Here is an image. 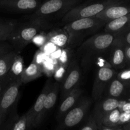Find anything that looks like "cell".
<instances>
[{
  "label": "cell",
  "instance_id": "obj_1",
  "mask_svg": "<svg viewBox=\"0 0 130 130\" xmlns=\"http://www.w3.org/2000/svg\"><path fill=\"white\" fill-rule=\"evenodd\" d=\"M30 19L29 21L22 24L17 23L7 40L19 53L31 42L34 36L51 26L48 19L39 18Z\"/></svg>",
  "mask_w": 130,
  "mask_h": 130
},
{
  "label": "cell",
  "instance_id": "obj_2",
  "mask_svg": "<svg viewBox=\"0 0 130 130\" xmlns=\"http://www.w3.org/2000/svg\"><path fill=\"white\" fill-rule=\"evenodd\" d=\"M115 38L116 34L105 32L95 34L81 43L77 53L81 57L82 66L85 67L89 66L94 58L110 50Z\"/></svg>",
  "mask_w": 130,
  "mask_h": 130
},
{
  "label": "cell",
  "instance_id": "obj_3",
  "mask_svg": "<svg viewBox=\"0 0 130 130\" xmlns=\"http://www.w3.org/2000/svg\"><path fill=\"white\" fill-rule=\"evenodd\" d=\"M105 24L96 17L83 18L67 23L63 29L69 35L67 46L74 47L79 44L85 37L95 33Z\"/></svg>",
  "mask_w": 130,
  "mask_h": 130
},
{
  "label": "cell",
  "instance_id": "obj_4",
  "mask_svg": "<svg viewBox=\"0 0 130 130\" xmlns=\"http://www.w3.org/2000/svg\"><path fill=\"white\" fill-rule=\"evenodd\" d=\"M92 100L87 96H81L77 104L59 121L55 130H70L79 124L87 115Z\"/></svg>",
  "mask_w": 130,
  "mask_h": 130
},
{
  "label": "cell",
  "instance_id": "obj_5",
  "mask_svg": "<svg viewBox=\"0 0 130 130\" xmlns=\"http://www.w3.org/2000/svg\"><path fill=\"white\" fill-rule=\"evenodd\" d=\"M80 0H47L39 5L30 16V19H48L49 17L63 14V15L74 6Z\"/></svg>",
  "mask_w": 130,
  "mask_h": 130
},
{
  "label": "cell",
  "instance_id": "obj_6",
  "mask_svg": "<svg viewBox=\"0 0 130 130\" xmlns=\"http://www.w3.org/2000/svg\"><path fill=\"white\" fill-rule=\"evenodd\" d=\"M116 3L118 2L116 0H105L94 3L77 5L63 15L62 21L67 24L77 19L96 17L107 7Z\"/></svg>",
  "mask_w": 130,
  "mask_h": 130
},
{
  "label": "cell",
  "instance_id": "obj_7",
  "mask_svg": "<svg viewBox=\"0 0 130 130\" xmlns=\"http://www.w3.org/2000/svg\"><path fill=\"white\" fill-rule=\"evenodd\" d=\"M22 85L21 79L10 83L8 84L0 96V126L2 124L11 110L17 107L20 96V88Z\"/></svg>",
  "mask_w": 130,
  "mask_h": 130
},
{
  "label": "cell",
  "instance_id": "obj_8",
  "mask_svg": "<svg viewBox=\"0 0 130 130\" xmlns=\"http://www.w3.org/2000/svg\"><path fill=\"white\" fill-rule=\"evenodd\" d=\"M117 72L110 67H99L96 71L92 88V98L94 100H99L103 97L109 83L116 76Z\"/></svg>",
  "mask_w": 130,
  "mask_h": 130
},
{
  "label": "cell",
  "instance_id": "obj_9",
  "mask_svg": "<svg viewBox=\"0 0 130 130\" xmlns=\"http://www.w3.org/2000/svg\"><path fill=\"white\" fill-rule=\"evenodd\" d=\"M81 78V70L78 62L72 60L67 67V72L60 85L61 100H63L71 91L79 86Z\"/></svg>",
  "mask_w": 130,
  "mask_h": 130
},
{
  "label": "cell",
  "instance_id": "obj_10",
  "mask_svg": "<svg viewBox=\"0 0 130 130\" xmlns=\"http://www.w3.org/2000/svg\"><path fill=\"white\" fill-rule=\"evenodd\" d=\"M52 84L51 80H48L46 82L43 90L41 91L35 104L27 112V130L31 129L38 127V121L39 117L43 112L44 108V100L48 91Z\"/></svg>",
  "mask_w": 130,
  "mask_h": 130
},
{
  "label": "cell",
  "instance_id": "obj_11",
  "mask_svg": "<svg viewBox=\"0 0 130 130\" xmlns=\"http://www.w3.org/2000/svg\"><path fill=\"white\" fill-rule=\"evenodd\" d=\"M41 4V0H0V8L14 12H30L35 11Z\"/></svg>",
  "mask_w": 130,
  "mask_h": 130
},
{
  "label": "cell",
  "instance_id": "obj_12",
  "mask_svg": "<svg viewBox=\"0 0 130 130\" xmlns=\"http://www.w3.org/2000/svg\"><path fill=\"white\" fill-rule=\"evenodd\" d=\"M119 99L111 97H106L104 99L102 98L97 100L91 114L99 128L102 126V121L104 117L109 112L119 107Z\"/></svg>",
  "mask_w": 130,
  "mask_h": 130
},
{
  "label": "cell",
  "instance_id": "obj_13",
  "mask_svg": "<svg viewBox=\"0 0 130 130\" xmlns=\"http://www.w3.org/2000/svg\"><path fill=\"white\" fill-rule=\"evenodd\" d=\"M129 13H130V5L119 4L116 3L104 9L96 15V17L99 18L105 23H107Z\"/></svg>",
  "mask_w": 130,
  "mask_h": 130
},
{
  "label": "cell",
  "instance_id": "obj_14",
  "mask_svg": "<svg viewBox=\"0 0 130 130\" xmlns=\"http://www.w3.org/2000/svg\"><path fill=\"white\" fill-rule=\"evenodd\" d=\"M83 91L79 86L74 89L62 100L57 111V120L58 122L64 117V116L77 104L80 98L82 96Z\"/></svg>",
  "mask_w": 130,
  "mask_h": 130
},
{
  "label": "cell",
  "instance_id": "obj_15",
  "mask_svg": "<svg viewBox=\"0 0 130 130\" xmlns=\"http://www.w3.org/2000/svg\"><path fill=\"white\" fill-rule=\"evenodd\" d=\"M110 50L109 62L112 68L115 70L125 68L127 65L124 46L114 40Z\"/></svg>",
  "mask_w": 130,
  "mask_h": 130
},
{
  "label": "cell",
  "instance_id": "obj_16",
  "mask_svg": "<svg viewBox=\"0 0 130 130\" xmlns=\"http://www.w3.org/2000/svg\"><path fill=\"white\" fill-rule=\"evenodd\" d=\"M60 90V85L59 83L57 82V81L55 83H52L49 89V91H48V93L46 96L44 108H43V112L39 117V121H38V126L41 125L47 114L49 113V112L53 109V107L55 105L57 99H58Z\"/></svg>",
  "mask_w": 130,
  "mask_h": 130
},
{
  "label": "cell",
  "instance_id": "obj_17",
  "mask_svg": "<svg viewBox=\"0 0 130 130\" xmlns=\"http://www.w3.org/2000/svg\"><path fill=\"white\" fill-rule=\"evenodd\" d=\"M130 29V13L105 24V32L119 34Z\"/></svg>",
  "mask_w": 130,
  "mask_h": 130
},
{
  "label": "cell",
  "instance_id": "obj_18",
  "mask_svg": "<svg viewBox=\"0 0 130 130\" xmlns=\"http://www.w3.org/2000/svg\"><path fill=\"white\" fill-rule=\"evenodd\" d=\"M24 68L25 66L23 57L18 53L13 61L10 71L6 78L8 83L16 80L20 79Z\"/></svg>",
  "mask_w": 130,
  "mask_h": 130
},
{
  "label": "cell",
  "instance_id": "obj_19",
  "mask_svg": "<svg viewBox=\"0 0 130 130\" xmlns=\"http://www.w3.org/2000/svg\"><path fill=\"white\" fill-rule=\"evenodd\" d=\"M48 41H50L61 48L67 47L69 35L64 29H55L47 33Z\"/></svg>",
  "mask_w": 130,
  "mask_h": 130
},
{
  "label": "cell",
  "instance_id": "obj_20",
  "mask_svg": "<svg viewBox=\"0 0 130 130\" xmlns=\"http://www.w3.org/2000/svg\"><path fill=\"white\" fill-rule=\"evenodd\" d=\"M43 75L40 66L32 62L28 67H25L21 76V82L22 85L34 81Z\"/></svg>",
  "mask_w": 130,
  "mask_h": 130
},
{
  "label": "cell",
  "instance_id": "obj_21",
  "mask_svg": "<svg viewBox=\"0 0 130 130\" xmlns=\"http://www.w3.org/2000/svg\"><path fill=\"white\" fill-rule=\"evenodd\" d=\"M18 53L19 52L13 49L0 56V81L6 78L13 61Z\"/></svg>",
  "mask_w": 130,
  "mask_h": 130
},
{
  "label": "cell",
  "instance_id": "obj_22",
  "mask_svg": "<svg viewBox=\"0 0 130 130\" xmlns=\"http://www.w3.org/2000/svg\"><path fill=\"white\" fill-rule=\"evenodd\" d=\"M126 86L123 82L119 81L116 77H114L108 85L104 94L106 97L118 99L122 96L126 90Z\"/></svg>",
  "mask_w": 130,
  "mask_h": 130
},
{
  "label": "cell",
  "instance_id": "obj_23",
  "mask_svg": "<svg viewBox=\"0 0 130 130\" xmlns=\"http://www.w3.org/2000/svg\"><path fill=\"white\" fill-rule=\"evenodd\" d=\"M17 24L15 20H0V42L8 40Z\"/></svg>",
  "mask_w": 130,
  "mask_h": 130
},
{
  "label": "cell",
  "instance_id": "obj_24",
  "mask_svg": "<svg viewBox=\"0 0 130 130\" xmlns=\"http://www.w3.org/2000/svg\"><path fill=\"white\" fill-rule=\"evenodd\" d=\"M121 111L118 108L109 112L103 118L102 121V126L109 127L118 126Z\"/></svg>",
  "mask_w": 130,
  "mask_h": 130
},
{
  "label": "cell",
  "instance_id": "obj_25",
  "mask_svg": "<svg viewBox=\"0 0 130 130\" xmlns=\"http://www.w3.org/2000/svg\"><path fill=\"white\" fill-rule=\"evenodd\" d=\"M59 65L57 60L53 59L48 56L44 63L41 65L42 71H43V75H46L47 77H50L53 76L56 69Z\"/></svg>",
  "mask_w": 130,
  "mask_h": 130
},
{
  "label": "cell",
  "instance_id": "obj_26",
  "mask_svg": "<svg viewBox=\"0 0 130 130\" xmlns=\"http://www.w3.org/2000/svg\"><path fill=\"white\" fill-rule=\"evenodd\" d=\"M72 52L71 49L66 47L62 49L61 54L57 60L60 65H63V66L68 67L71 61L72 60Z\"/></svg>",
  "mask_w": 130,
  "mask_h": 130
},
{
  "label": "cell",
  "instance_id": "obj_27",
  "mask_svg": "<svg viewBox=\"0 0 130 130\" xmlns=\"http://www.w3.org/2000/svg\"><path fill=\"white\" fill-rule=\"evenodd\" d=\"M47 32L44 30H41L32 39L31 43H32L34 45L38 46V48H41L42 46L44 45L48 41V36H47Z\"/></svg>",
  "mask_w": 130,
  "mask_h": 130
},
{
  "label": "cell",
  "instance_id": "obj_28",
  "mask_svg": "<svg viewBox=\"0 0 130 130\" xmlns=\"http://www.w3.org/2000/svg\"><path fill=\"white\" fill-rule=\"evenodd\" d=\"M10 130H27V112L19 117Z\"/></svg>",
  "mask_w": 130,
  "mask_h": 130
},
{
  "label": "cell",
  "instance_id": "obj_29",
  "mask_svg": "<svg viewBox=\"0 0 130 130\" xmlns=\"http://www.w3.org/2000/svg\"><path fill=\"white\" fill-rule=\"evenodd\" d=\"M67 66H63V65H58V67L56 69L54 74H53V77L55 80L58 83H62L64 79L67 72Z\"/></svg>",
  "mask_w": 130,
  "mask_h": 130
},
{
  "label": "cell",
  "instance_id": "obj_30",
  "mask_svg": "<svg viewBox=\"0 0 130 130\" xmlns=\"http://www.w3.org/2000/svg\"><path fill=\"white\" fill-rule=\"evenodd\" d=\"M116 41L124 46H130V29L119 34H116Z\"/></svg>",
  "mask_w": 130,
  "mask_h": 130
},
{
  "label": "cell",
  "instance_id": "obj_31",
  "mask_svg": "<svg viewBox=\"0 0 130 130\" xmlns=\"http://www.w3.org/2000/svg\"><path fill=\"white\" fill-rule=\"evenodd\" d=\"M116 77L124 85H130V67L123 69L120 72L117 73Z\"/></svg>",
  "mask_w": 130,
  "mask_h": 130
},
{
  "label": "cell",
  "instance_id": "obj_32",
  "mask_svg": "<svg viewBox=\"0 0 130 130\" xmlns=\"http://www.w3.org/2000/svg\"><path fill=\"white\" fill-rule=\"evenodd\" d=\"M48 57V56L46 55L43 51L39 49L36 52L35 54L34 55V57H33V59L32 62H34L36 64L41 66V65L44 63V62L46 60V59Z\"/></svg>",
  "mask_w": 130,
  "mask_h": 130
},
{
  "label": "cell",
  "instance_id": "obj_33",
  "mask_svg": "<svg viewBox=\"0 0 130 130\" xmlns=\"http://www.w3.org/2000/svg\"><path fill=\"white\" fill-rule=\"evenodd\" d=\"M59 47L56 46L53 43L50 41H47L43 46H42L39 49L43 51L46 55L50 56L52 53H53L55 51L57 50Z\"/></svg>",
  "mask_w": 130,
  "mask_h": 130
},
{
  "label": "cell",
  "instance_id": "obj_34",
  "mask_svg": "<svg viewBox=\"0 0 130 130\" xmlns=\"http://www.w3.org/2000/svg\"><path fill=\"white\" fill-rule=\"evenodd\" d=\"M99 127L92 114L90 115L86 121V124L83 126L81 130H98Z\"/></svg>",
  "mask_w": 130,
  "mask_h": 130
},
{
  "label": "cell",
  "instance_id": "obj_35",
  "mask_svg": "<svg viewBox=\"0 0 130 130\" xmlns=\"http://www.w3.org/2000/svg\"><path fill=\"white\" fill-rule=\"evenodd\" d=\"M130 123V112H121L118 126H121Z\"/></svg>",
  "mask_w": 130,
  "mask_h": 130
},
{
  "label": "cell",
  "instance_id": "obj_36",
  "mask_svg": "<svg viewBox=\"0 0 130 130\" xmlns=\"http://www.w3.org/2000/svg\"><path fill=\"white\" fill-rule=\"evenodd\" d=\"M13 50L12 46L6 41L0 42V56Z\"/></svg>",
  "mask_w": 130,
  "mask_h": 130
},
{
  "label": "cell",
  "instance_id": "obj_37",
  "mask_svg": "<svg viewBox=\"0 0 130 130\" xmlns=\"http://www.w3.org/2000/svg\"><path fill=\"white\" fill-rule=\"evenodd\" d=\"M118 109L120 110L121 112H130V101L120 100Z\"/></svg>",
  "mask_w": 130,
  "mask_h": 130
},
{
  "label": "cell",
  "instance_id": "obj_38",
  "mask_svg": "<svg viewBox=\"0 0 130 130\" xmlns=\"http://www.w3.org/2000/svg\"><path fill=\"white\" fill-rule=\"evenodd\" d=\"M126 58V65L130 67V46H124Z\"/></svg>",
  "mask_w": 130,
  "mask_h": 130
},
{
  "label": "cell",
  "instance_id": "obj_39",
  "mask_svg": "<svg viewBox=\"0 0 130 130\" xmlns=\"http://www.w3.org/2000/svg\"><path fill=\"white\" fill-rule=\"evenodd\" d=\"M62 48H58V49L56 51H55L53 53L50 55L49 57H50L51 58H53V59H55V60H58V58H59L60 55L61 54V52H62Z\"/></svg>",
  "mask_w": 130,
  "mask_h": 130
},
{
  "label": "cell",
  "instance_id": "obj_40",
  "mask_svg": "<svg viewBox=\"0 0 130 130\" xmlns=\"http://www.w3.org/2000/svg\"><path fill=\"white\" fill-rule=\"evenodd\" d=\"M98 130H124V129L121 126L109 127L105 126H101L100 127H99Z\"/></svg>",
  "mask_w": 130,
  "mask_h": 130
},
{
  "label": "cell",
  "instance_id": "obj_41",
  "mask_svg": "<svg viewBox=\"0 0 130 130\" xmlns=\"http://www.w3.org/2000/svg\"><path fill=\"white\" fill-rule=\"evenodd\" d=\"M8 84V82L7 81L6 79L0 81V96H1V94L3 93V91L5 90V88L7 86Z\"/></svg>",
  "mask_w": 130,
  "mask_h": 130
},
{
  "label": "cell",
  "instance_id": "obj_42",
  "mask_svg": "<svg viewBox=\"0 0 130 130\" xmlns=\"http://www.w3.org/2000/svg\"><path fill=\"white\" fill-rule=\"evenodd\" d=\"M123 128L124 130H130V123L123 126Z\"/></svg>",
  "mask_w": 130,
  "mask_h": 130
},
{
  "label": "cell",
  "instance_id": "obj_43",
  "mask_svg": "<svg viewBox=\"0 0 130 130\" xmlns=\"http://www.w3.org/2000/svg\"><path fill=\"white\" fill-rule=\"evenodd\" d=\"M0 123H1V113H0Z\"/></svg>",
  "mask_w": 130,
  "mask_h": 130
}]
</instances>
